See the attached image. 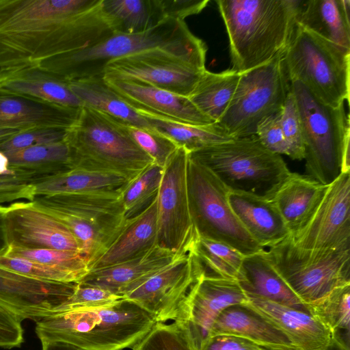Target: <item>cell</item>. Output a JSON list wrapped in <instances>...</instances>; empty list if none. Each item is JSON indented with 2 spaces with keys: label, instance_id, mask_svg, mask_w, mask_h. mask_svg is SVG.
I'll list each match as a JSON object with an SVG mask.
<instances>
[{
  "label": "cell",
  "instance_id": "cell-1",
  "mask_svg": "<svg viewBox=\"0 0 350 350\" xmlns=\"http://www.w3.org/2000/svg\"><path fill=\"white\" fill-rule=\"evenodd\" d=\"M103 0H0V74L38 68L116 32Z\"/></svg>",
  "mask_w": 350,
  "mask_h": 350
},
{
  "label": "cell",
  "instance_id": "cell-2",
  "mask_svg": "<svg viewBox=\"0 0 350 350\" xmlns=\"http://www.w3.org/2000/svg\"><path fill=\"white\" fill-rule=\"evenodd\" d=\"M232 69L241 73L283 54L297 25L301 0H217Z\"/></svg>",
  "mask_w": 350,
  "mask_h": 350
},
{
  "label": "cell",
  "instance_id": "cell-3",
  "mask_svg": "<svg viewBox=\"0 0 350 350\" xmlns=\"http://www.w3.org/2000/svg\"><path fill=\"white\" fill-rule=\"evenodd\" d=\"M157 323L137 304L122 299L89 310L54 312L36 321L42 344L61 342L83 350L133 349Z\"/></svg>",
  "mask_w": 350,
  "mask_h": 350
},
{
  "label": "cell",
  "instance_id": "cell-4",
  "mask_svg": "<svg viewBox=\"0 0 350 350\" xmlns=\"http://www.w3.org/2000/svg\"><path fill=\"white\" fill-rule=\"evenodd\" d=\"M155 48L206 62L207 47L204 41L190 31L185 21L169 18L143 32H114L91 46L56 57L38 69L66 81L103 76L109 62Z\"/></svg>",
  "mask_w": 350,
  "mask_h": 350
},
{
  "label": "cell",
  "instance_id": "cell-5",
  "mask_svg": "<svg viewBox=\"0 0 350 350\" xmlns=\"http://www.w3.org/2000/svg\"><path fill=\"white\" fill-rule=\"evenodd\" d=\"M65 141L70 169L117 174L130 182L154 163L133 141L123 122L85 105L67 129Z\"/></svg>",
  "mask_w": 350,
  "mask_h": 350
},
{
  "label": "cell",
  "instance_id": "cell-6",
  "mask_svg": "<svg viewBox=\"0 0 350 350\" xmlns=\"http://www.w3.org/2000/svg\"><path fill=\"white\" fill-rule=\"evenodd\" d=\"M299 111L306 175L328 185L350 173V124L344 104L327 105L298 81H290Z\"/></svg>",
  "mask_w": 350,
  "mask_h": 350
},
{
  "label": "cell",
  "instance_id": "cell-7",
  "mask_svg": "<svg viewBox=\"0 0 350 350\" xmlns=\"http://www.w3.org/2000/svg\"><path fill=\"white\" fill-rule=\"evenodd\" d=\"M122 188L36 196L32 202L70 231L90 269L119 235L128 219L121 200Z\"/></svg>",
  "mask_w": 350,
  "mask_h": 350
},
{
  "label": "cell",
  "instance_id": "cell-8",
  "mask_svg": "<svg viewBox=\"0 0 350 350\" xmlns=\"http://www.w3.org/2000/svg\"><path fill=\"white\" fill-rule=\"evenodd\" d=\"M283 62L289 81L301 82L323 103L335 107L349 102V51L297 23Z\"/></svg>",
  "mask_w": 350,
  "mask_h": 350
},
{
  "label": "cell",
  "instance_id": "cell-9",
  "mask_svg": "<svg viewBox=\"0 0 350 350\" xmlns=\"http://www.w3.org/2000/svg\"><path fill=\"white\" fill-rule=\"evenodd\" d=\"M210 169L230 191L267 197L291 172L280 154L256 135L239 137L189 152Z\"/></svg>",
  "mask_w": 350,
  "mask_h": 350
},
{
  "label": "cell",
  "instance_id": "cell-10",
  "mask_svg": "<svg viewBox=\"0 0 350 350\" xmlns=\"http://www.w3.org/2000/svg\"><path fill=\"white\" fill-rule=\"evenodd\" d=\"M265 254L288 287L307 306L350 284V250H307L290 237Z\"/></svg>",
  "mask_w": 350,
  "mask_h": 350
},
{
  "label": "cell",
  "instance_id": "cell-11",
  "mask_svg": "<svg viewBox=\"0 0 350 350\" xmlns=\"http://www.w3.org/2000/svg\"><path fill=\"white\" fill-rule=\"evenodd\" d=\"M190 213L198 236L228 244L244 256L262 251L247 232L228 201L230 189L207 167L189 154Z\"/></svg>",
  "mask_w": 350,
  "mask_h": 350
},
{
  "label": "cell",
  "instance_id": "cell-12",
  "mask_svg": "<svg viewBox=\"0 0 350 350\" xmlns=\"http://www.w3.org/2000/svg\"><path fill=\"white\" fill-rule=\"evenodd\" d=\"M290 83L283 54L241 72L228 108L217 123L233 138L255 135L261 120L282 110Z\"/></svg>",
  "mask_w": 350,
  "mask_h": 350
},
{
  "label": "cell",
  "instance_id": "cell-13",
  "mask_svg": "<svg viewBox=\"0 0 350 350\" xmlns=\"http://www.w3.org/2000/svg\"><path fill=\"white\" fill-rule=\"evenodd\" d=\"M189 152L178 147L167 161L157 195V245L173 252H189L198 241L187 187Z\"/></svg>",
  "mask_w": 350,
  "mask_h": 350
},
{
  "label": "cell",
  "instance_id": "cell-14",
  "mask_svg": "<svg viewBox=\"0 0 350 350\" xmlns=\"http://www.w3.org/2000/svg\"><path fill=\"white\" fill-rule=\"evenodd\" d=\"M205 69V63L192 57L155 48L109 62L103 75L144 81L189 97Z\"/></svg>",
  "mask_w": 350,
  "mask_h": 350
},
{
  "label": "cell",
  "instance_id": "cell-15",
  "mask_svg": "<svg viewBox=\"0 0 350 350\" xmlns=\"http://www.w3.org/2000/svg\"><path fill=\"white\" fill-rule=\"evenodd\" d=\"M204 271L193 250L180 252L123 298L139 305L157 323L176 322L192 286Z\"/></svg>",
  "mask_w": 350,
  "mask_h": 350
},
{
  "label": "cell",
  "instance_id": "cell-16",
  "mask_svg": "<svg viewBox=\"0 0 350 350\" xmlns=\"http://www.w3.org/2000/svg\"><path fill=\"white\" fill-rule=\"evenodd\" d=\"M307 250H350V173H341L326 191L305 224L290 236Z\"/></svg>",
  "mask_w": 350,
  "mask_h": 350
},
{
  "label": "cell",
  "instance_id": "cell-17",
  "mask_svg": "<svg viewBox=\"0 0 350 350\" xmlns=\"http://www.w3.org/2000/svg\"><path fill=\"white\" fill-rule=\"evenodd\" d=\"M248 298L237 280L211 275L204 271L192 286L176 322L187 325L199 349L220 314L232 306L246 304Z\"/></svg>",
  "mask_w": 350,
  "mask_h": 350
},
{
  "label": "cell",
  "instance_id": "cell-18",
  "mask_svg": "<svg viewBox=\"0 0 350 350\" xmlns=\"http://www.w3.org/2000/svg\"><path fill=\"white\" fill-rule=\"evenodd\" d=\"M8 205L5 223L9 246L79 252V243L70 231L32 202L21 201Z\"/></svg>",
  "mask_w": 350,
  "mask_h": 350
},
{
  "label": "cell",
  "instance_id": "cell-19",
  "mask_svg": "<svg viewBox=\"0 0 350 350\" xmlns=\"http://www.w3.org/2000/svg\"><path fill=\"white\" fill-rule=\"evenodd\" d=\"M77 283L39 280L0 268V304L23 320L50 315L74 293Z\"/></svg>",
  "mask_w": 350,
  "mask_h": 350
},
{
  "label": "cell",
  "instance_id": "cell-20",
  "mask_svg": "<svg viewBox=\"0 0 350 350\" xmlns=\"http://www.w3.org/2000/svg\"><path fill=\"white\" fill-rule=\"evenodd\" d=\"M105 83L137 112L174 122L194 124H214L190 100L144 81L103 76Z\"/></svg>",
  "mask_w": 350,
  "mask_h": 350
},
{
  "label": "cell",
  "instance_id": "cell-21",
  "mask_svg": "<svg viewBox=\"0 0 350 350\" xmlns=\"http://www.w3.org/2000/svg\"><path fill=\"white\" fill-rule=\"evenodd\" d=\"M243 304L282 332L297 350H325L334 334L308 311L254 295Z\"/></svg>",
  "mask_w": 350,
  "mask_h": 350
},
{
  "label": "cell",
  "instance_id": "cell-22",
  "mask_svg": "<svg viewBox=\"0 0 350 350\" xmlns=\"http://www.w3.org/2000/svg\"><path fill=\"white\" fill-rule=\"evenodd\" d=\"M229 204L249 235L263 249L287 239L291 232L273 203L267 198L230 191Z\"/></svg>",
  "mask_w": 350,
  "mask_h": 350
},
{
  "label": "cell",
  "instance_id": "cell-23",
  "mask_svg": "<svg viewBox=\"0 0 350 350\" xmlns=\"http://www.w3.org/2000/svg\"><path fill=\"white\" fill-rule=\"evenodd\" d=\"M79 110L0 92V128L67 129L76 122Z\"/></svg>",
  "mask_w": 350,
  "mask_h": 350
},
{
  "label": "cell",
  "instance_id": "cell-24",
  "mask_svg": "<svg viewBox=\"0 0 350 350\" xmlns=\"http://www.w3.org/2000/svg\"><path fill=\"white\" fill-rule=\"evenodd\" d=\"M180 252L175 253L157 245L145 254L127 261L90 270L78 283L96 286L123 297L170 263Z\"/></svg>",
  "mask_w": 350,
  "mask_h": 350
},
{
  "label": "cell",
  "instance_id": "cell-25",
  "mask_svg": "<svg viewBox=\"0 0 350 350\" xmlns=\"http://www.w3.org/2000/svg\"><path fill=\"white\" fill-rule=\"evenodd\" d=\"M157 204L156 196L144 209L128 218L121 232L90 267V271L127 261L145 254L157 245Z\"/></svg>",
  "mask_w": 350,
  "mask_h": 350
},
{
  "label": "cell",
  "instance_id": "cell-26",
  "mask_svg": "<svg viewBox=\"0 0 350 350\" xmlns=\"http://www.w3.org/2000/svg\"><path fill=\"white\" fill-rule=\"evenodd\" d=\"M327 187L307 175L291 172L266 198L278 208L291 235L308 221Z\"/></svg>",
  "mask_w": 350,
  "mask_h": 350
},
{
  "label": "cell",
  "instance_id": "cell-27",
  "mask_svg": "<svg viewBox=\"0 0 350 350\" xmlns=\"http://www.w3.org/2000/svg\"><path fill=\"white\" fill-rule=\"evenodd\" d=\"M219 335L240 337L270 350H297L282 332L243 304L232 306L217 317L208 338Z\"/></svg>",
  "mask_w": 350,
  "mask_h": 350
},
{
  "label": "cell",
  "instance_id": "cell-28",
  "mask_svg": "<svg viewBox=\"0 0 350 350\" xmlns=\"http://www.w3.org/2000/svg\"><path fill=\"white\" fill-rule=\"evenodd\" d=\"M0 92L66 107L83 106L66 81L33 68L1 73Z\"/></svg>",
  "mask_w": 350,
  "mask_h": 350
},
{
  "label": "cell",
  "instance_id": "cell-29",
  "mask_svg": "<svg viewBox=\"0 0 350 350\" xmlns=\"http://www.w3.org/2000/svg\"><path fill=\"white\" fill-rule=\"evenodd\" d=\"M349 10V0H301L297 23L350 51Z\"/></svg>",
  "mask_w": 350,
  "mask_h": 350
},
{
  "label": "cell",
  "instance_id": "cell-30",
  "mask_svg": "<svg viewBox=\"0 0 350 350\" xmlns=\"http://www.w3.org/2000/svg\"><path fill=\"white\" fill-rule=\"evenodd\" d=\"M237 280L247 294L307 311L265 254V250L245 256Z\"/></svg>",
  "mask_w": 350,
  "mask_h": 350
},
{
  "label": "cell",
  "instance_id": "cell-31",
  "mask_svg": "<svg viewBox=\"0 0 350 350\" xmlns=\"http://www.w3.org/2000/svg\"><path fill=\"white\" fill-rule=\"evenodd\" d=\"M9 169L20 172L33 185L70 170V154L66 141L3 152Z\"/></svg>",
  "mask_w": 350,
  "mask_h": 350
},
{
  "label": "cell",
  "instance_id": "cell-32",
  "mask_svg": "<svg viewBox=\"0 0 350 350\" xmlns=\"http://www.w3.org/2000/svg\"><path fill=\"white\" fill-rule=\"evenodd\" d=\"M83 106L102 111L126 124L151 128L147 121L123 100L105 81L103 76L67 81Z\"/></svg>",
  "mask_w": 350,
  "mask_h": 350
},
{
  "label": "cell",
  "instance_id": "cell-33",
  "mask_svg": "<svg viewBox=\"0 0 350 350\" xmlns=\"http://www.w3.org/2000/svg\"><path fill=\"white\" fill-rule=\"evenodd\" d=\"M240 75L232 68L217 73L205 69L189 98L204 115L217 123L228 108Z\"/></svg>",
  "mask_w": 350,
  "mask_h": 350
},
{
  "label": "cell",
  "instance_id": "cell-34",
  "mask_svg": "<svg viewBox=\"0 0 350 350\" xmlns=\"http://www.w3.org/2000/svg\"><path fill=\"white\" fill-rule=\"evenodd\" d=\"M128 183L125 178L117 174L70 169L35 185V197L115 190Z\"/></svg>",
  "mask_w": 350,
  "mask_h": 350
},
{
  "label": "cell",
  "instance_id": "cell-35",
  "mask_svg": "<svg viewBox=\"0 0 350 350\" xmlns=\"http://www.w3.org/2000/svg\"><path fill=\"white\" fill-rule=\"evenodd\" d=\"M137 113L145 118L150 127L170 137L189 152L236 139L229 135L217 123L194 125Z\"/></svg>",
  "mask_w": 350,
  "mask_h": 350
},
{
  "label": "cell",
  "instance_id": "cell-36",
  "mask_svg": "<svg viewBox=\"0 0 350 350\" xmlns=\"http://www.w3.org/2000/svg\"><path fill=\"white\" fill-rule=\"evenodd\" d=\"M102 3L116 32L140 33L165 21L157 0H103Z\"/></svg>",
  "mask_w": 350,
  "mask_h": 350
},
{
  "label": "cell",
  "instance_id": "cell-37",
  "mask_svg": "<svg viewBox=\"0 0 350 350\" xmlns=\"http://www.w3.org/2000/svg\"><path fill=\"white\" fill-rule=\"evenodd\" d=\"M193 252L205 273L234 280L238 279L245 256L228 244L199 237Z\"/></svg>",
  "mask_w": 350,
  "mask_h": 350
},
{
  "label": "cell",
  "instance_id": "cell-38",
  "mask_svg": "<svg viewBox=\"0 0 350 350\" xmlns=\"http://www.w3.org/2000/svg\"><path fill=\"white\" fill-rule=\"evenodd\" d=\"M350 284L334 289L315 303L306 306L307 311L334 334L349 339Z\"/></svg>",
  "mask_w": 350,
  "mask_h": 350
},
{
  "label": "cell",
  "instance_id": "cell-39",
  "mask_svg": "<svg viewBox=\"0 0 350 350\" xmlns=\"http://www.w3.org/2000/svg\"><path fill=\"white\" fill-rule=\"evenodd\" d=\"M163 172V167L153 163L121 189V200L127 218L139 213L157 196Z\"/></svg>",
  "mask_w": 350,
  "mask_h": 350
},
{
  "label": "cell",
  "instance_id": "cell-40",
  "mask_svg": "<svg viewBox=\"0 0 350 350\" xmlns=\"http://www.w3.org/2000/svg\"><path fill=\"white\" fill-rule=\"evenodd\" d=\"M5 254L21 257L57 267L76 276L79 279V282L90 271L86 260L80 252L77 251L51 249L33 250L9 246Z\"/></svg>",
  "mask_w": 350,
  "mask_h": 350
},
{
  "label": "cell",
  "instance_id": "cell-41",
  "mask_svg": "<svg viewBox=\"0 0 350 350\" xmlns=\"http://www.w3.org/2000/svg\"><path fill=\"white\" fill-rule=\"evenodd\" d=\"M133 350H191L189 329L185 323H157Z\"/></svg>",
  "mask_w": 350,
  "mask_h": 350
},
{
  "label": "cell",
  "instance_id": "cell-42",
  "mask_svg": "<svg viewBox=\"0 0 350 350\" xmlns=\"http://www.w3.org/2000/svg\"><path fill=\"white\" fill-rule=\"evenodd\" d=\"M123 124L137 145L161 167H164L168 159L179 147L170 137L152 127L137 126L124 122Z\"/></svg>",
  "mask_w": 350,
  "mask_h": 350
},
{
  "label": "cell",
  "instance_id": "cell-43",
  "mask_svg": "<svg viewBox=\"0 0 350 350\" xmlns=\"http://www.w3.org/2000/svg\"><path fill=\"white\" fill-rule=\"evenodd\" d=\"M0 268L31 278L61 283H77L79 279L63 269L28 259L0 255Z\"/></svg>",
  "mask_w": 350,
  "mask_h": 350
},
{
  "label": "cell",
  "instance_id": "cell-44",
  "mask_svg": "<svg viewBox=\"0 0 350 350\" xmlns=\"http://www.w3.org/2000/svg\"><path fill=\"white\" fill-rule=\"evenodd\" d=\"M122 299L105 288L77 283L72 295L54 312L94 310L111 306Z\"/></svg>",
  "mask_w": 350,
  "mask_h": 350
},
{
  "label": "cell",
  "instance_id": "cell-45",
  "mask_svg": "<svg viewBox=\"0 0 350 350\" xmlns=\"http://www.w3.org/2000/svg\"><path fill=\"white\" fill-rule=\"evenodd\" d=\"M281 126L288 154L293 160L304 159V144L301 122L294 96L291 90L281 110Z\"/></svg>",
  "mask_w": 350,
  "mask_h": 350
},
{
  "label": "cell",
  "instance_id": "cell-46",
  "mask_svg": "<svg viewBox=\"0 0 350 350\" xmlns=\"http://www.w3.org/2000/svg\"><path fill=\"white\" fill-rule=\"evenodd\" d=\"M67 129L38 128L22 131L0 143V152L16 150L64 141Z\"/></svg>",
  "mask_w": 350,
  "mask_h": 350
},
{
  "label": "cell",
  "instance_id": "cell-47",
  "mask_svg": "<svg viewBox=\"0 0 350 350\" xmlns=\"http://www.w3.org/2000/svg\"><path fill=\"white\" fill-rule=\"evenodd\" d=\"M281 111L266 117L258 124L256 136L267 150L277 154H288L281 126Z\"/></svg>",
  "mask_w": 350,
  "mask_h": 350
},
{
  "label": "cell",
  "instance_id": "cell-48",
  "mask_svg": "<svg viewBox=\"0 0 350 350\" xmlns=\"http://www.w3.org/2000/svg\"><path fill=\"white\" fill-rule=\"evenodd\" d=\"M23 319L0 304V348L10 349L24 342Z\"/></svg>",
  "mask_w": 350,
  "mask_h": 350
},
{
  "label": "cell",
  "instance_id": "cell-49",
  "mask_svg": "<svg viewBox=\"0 0 350 350\" xmlns=\"http://www.w3.org/2000/svg\"><path fill=\"white\" fill-rule=\"evenodd\" d=\"M208 2V0H158L164 20L172 18L184 21L189 16L201 12Z\"/></svg>",
  "mask_w": 350,
  "mask_h": 350
},
{
  "label": "cell",
  "instance_id": "cell-50",
  "mask_svg": "<svg viewBox=\"0 0 350 350\" xmlns=\"http://www.w3.org/2000/svg\"><path fill=\"white\" fill-rule=\"evenodd\" d=\"M262 347L246 339L219 335L206 340L199 350H261Z\"/></svg>",
  "mask_w": 350,
  "mask_h": 350
},
{
  "label": "cell",
  "instance_id": "cell-51",
  "mask_svg": "<svg viewBox=\"0 0 350 350\" xmlns=\"http://www.w3.org/2000/svg\"><path fill=\"white\" fill-rule=\"evenodd\" d=\"M6 208L7 206H0V255L5 254L9 248L5 223Z\"/></svg>",
  "mask_w": 350,
  "mask_h": 350
},
{
  "label": "cell",
  "instance_id": "cell-52",
  "mask_svg": "<svg viewBox=\"0 0 350 350\" xmlns=\"http://www.w3.org/2000/svg\"><path fill=\"white\" fill-rule=\"evenodd\" d=\"M325 350H350L349 339L340 334H334L330 344Z\"/></svg>",
  "mask_w": 350,
  "mask_h": 350
},
{
  "label": "cell",
  "instance_id": "cell-53",
  "mask_svg": "<svg viewBox=\"0 0 350 350\" xmlns=\"http://www.w3.org/2000/svg\"><path fill=\"white\" fill-rule=\"evenodd\" d=\"M42 350H83L72 345L61 342H51L42 344Z\"/></svg>",
  "mask_w": 350,
  "mask_h": 350
},
{
  "label": "cell",
  "instance_id": "cell-54",
  "mask_svg": "<svg viewBox=\"0 0 350 350\" xmlns=\"http://www.w3.org/2000/svg\"><path fill=\"white\" fill-rule=\"evenodd\" d=\"M25 130L10 128H0V143L7 140L15 134Z\"/></svg>",
  "mask_w": 350,
  "mask_h": 350
},
{
  "label": "cell",
  "instance_id": "cell-55",
  "mask_svg": "<svg viewBox=\"0 0 350 350\" xmlns=\"http://www.w3.org/2000/svg\"><path fill=\"white\" fill-rule=\"evenodd\" d=\"M14 172V170L9 169L8 159L5 154L0 152V175L9 174Z\"/></svg>",
  "mask_w": 350,
  "mask_h": 350
},
{
  "label": "cell",
  "instance_id": "cell-56",
  "mask_svg": "<svg viewBox=\"0 0 350 350\" xmlns=\"http://www.w3.org/2000/svg\"><path fill=\"white\" fill-rule=\"evenodd\" d=\"M190 342H191V350H199L191 335H190Z\"/></svg>",
  "mask_w": 350,
  "mask_h": 350
},
{
  "label": "cell",
  "instance_id": "cell-57",
  "mask_svg": "<svg viewBox=\"0 0 350 350\" xmlns=\"http://www.w3.org/2000/svg\"><path fill=\"white\" fill-rule=\"evenodd\" d=\"M261 350H270V349H265V348L262 347Z\"/></svg>",
  "mask_w": 350,
  "mask_h": 350
}]
</instances>
